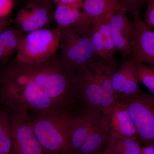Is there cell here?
Masks as SVG:
<instances>
[{
  "label": "cell",
  "instance_id": "cell-26",
  "mask_svg": "<svg viewBox=\"0 0 154 154\" xmlns=\"http://www.w3.org/2000/svg\"><path fill=\"white\" fill-rule=\"evenodd\" d=\"M14 0H0V19H5L12 12Z\"/></svg>",
  "mask_w": 154,
  "mask_h": 154
},
{
  "label": "cell",
  "instance_id": "cell-8",
  "mask_svg": "<svg viewBox=\"0 0 154 154\" xmlns=\"http://www.w3.org/2000/svg\"><path fill=\"white\" fill-rule=\"evenodd\" d=\"M91 63L75 77V93L85 108L102 111V88Z\"/></svg>",
  "mask_w": 154,
  "mask_h": 154
},
{
  "label": "cell",
  "instance_id": "cell-22",
  "mask_svg": "<svg viewBox=\"0 0 154 154\" xmlns=\"http://www.w3.org/2000/svg\"><path fill=\"white\" fill-rule=\"evenodd\" d=\"M99 31L102 35L104 42L105 50L107 55L112 60H115L116 51L112 40L111 28L109 24V19L102 21L96 24Z\"/></svg>",
  "mask_w": 154,
  "mask_h": 154
},
{
  "label": "cell",
  "instance_id": "cell-16",
  "mask_svg": "<svg viewBox=\"0 0 154 154\" xmlns=\"http://www.w3.org/2000/svg\"><path fill=\"white\" fill-rule=\"evenodd\" d=\"M110 136V128L102 116V120L89 134L76 154H94L103 151L107 148Z\"/></svg>",
  "mask_w": 154,
  "mask_h": 154
},
{
  "label": "cell",
  "instance_id": "cell-4",
  "mask_svg": "<svg viewBox=\"0 0 154 154\" xmlns=\"http://www.w3.org/2000/svg\"><path fill=\"white\" fill-rule=\"evenodd\" d=\"M59 47L57 28H42L24 36L17 50L16 59L25 63H42L55 55Z\"/></svg>",
  "mask_w": 154,
  "mask_h": 154
},
{
  "label": "cell",
  "instance_id": "cell-30",
  "mask_svg": "<svg viewBox=\"0 0 154 154\" xmlns=\"http://www.w3.org/2000/svg\"><path fill=\"white\" fill-rule=\"evenodd\" d=\"M94 154H113L110 151L107 149H105L103 150V151L97 153H95Z\"/></svg>",
  "mask_w": 154,
  "mask_h": 154
},
{
  "label": "cell",
  "instance_id": "cell-20",
  "mask_svg": "<svg viewBox=\"0 0 154 154\" xmlns=\"http://www.w3.org/2000/svg\"><path fill=\"white\" fill-rule=\"evenodd\" d=\"M24 32L18 28L9 27L0 34V41L11 55L17 51L22 38Z\"/></svg>",
  "mask_w": 154,
  "mask_h": 154
},
{
  "label": "cell",
  "instance_id": "cell-25",
  "mask_svg": "<svg viewBox=\"0 0 154 154\" xmlns=\"http://www.w3.org/2000/svg\"><path fill=\"white\" fill-rule=\"evenodd\" d=\"M146 6L144 22L152 28L154 27V0H150Z\"/></svg>",
  "mask_w": 154,
  "mask_h": 154
},
{
  "label": "cell",
  "instance_id": "cell-12",
  "mask_svg": "<svg viewBox=\"0 0 154 154\" xmlns=\"http://www.w3.org/2000/svg\"><path fill=\"white\" fill-rule=\"evenodd\" d=\"M102 113L110 131L138 140L136 128L124 102L117 100Z\"/></svg>",
  "mask_w": 154,
  "mask_h": 154
},
{
  "label": "cell",
  "instance_id": "cell-31",
  "mask_svg": "<svg viewBox=\"0 0 154 154\" xmlns=\"http://www.w3.org/2000/svg\"><path fill=\"white\" fill-rule=\"evenodd\" d=\"M47 1H51V0H47Z\"/></svg>",
  "mask_w": 154,
  "mask_h": 154
},
{
  "label": "cell",
  "instance_id": "cell-7",
  "mask_svg": "<svg viewBox=\"0 0 154 154\" xmlns=\"http://www.w3.org/2000/svg\"><path fill=\"white\" fill-rule=\"evenodd\" d=\"M51 1L29 0L16 15L13 22L23 32L45 28L53 18Z\"/></svg>",
  "mask_w": 154,
  "mask_h": 154
},
{
  "label": "cell",
  "instance_id": "cell-27",
  "mask_svg": "<svg viewBox=\"0 0 154 154\" xmlns=\"http://www.w3.org/2000/svg\"><path fill=\"white\" fill-rule=\"evenodd\" d=\"M11 56V54L0 41V62L2 63H5Z\"/></svg>",
  "mask_w": 154,
  "mask_h": 154
},
{
  "label": "cell",
  "instance_id": "cell-5",
  "mask_svg": "<svg viewBox=\"0 0 154 154\" xmlns=\"http://www.w3.org/2000/svg\"><path fill=\"white\" fill-rule=\"evenodd\" d=\"M123 102L134 122L140 142L154 146V95L141 91Z\"/></svg>",
  "mask_w": 154,
  "mask_h": 154
},
{
  "label": "cell",
  "instance_id": "cell-13",
  "mask_svg": "<svg viewBox=\"0 0 154 154\" xmlns=\"http://www.w3.org/2000/svg\"><path fill=\"white\" fill-rule=\"evenodd\" d=\"M139 83L134 63L128 60L123 62L112 78V87L117 101L123 102L140 93L141 90Z\"/></svg>",
  "mask_w": 154,
  "mask_h": 154
},
{
  "label": "cell",
  "instance_id": "cell-1",
  "mask_svg": "<svg viewBox=\"0 0 154 154\" xmlns=\"http://www.w3.org/2000/svg\"><path fill=\"white\" fill-rule=\"evenodd\" d=\"M74 77L57 54L38 64L15 59L0 72V104L8 110L33 114L71 112L77 99Z\"/></svg>",
  "mask_w": 154,
  "mask_h": 154
},
{
  "label": "cell",
  "instance_id": "cell-14",
  "mask_svg": "<svg viewBox=\"0 0 154 154\" xmlns=\"http://www.w3.org/2000/svg\"><path fill=\"white\" fill-rule=\"evenodd\" d=\"M98 78L102 93V112L117 101L112 87V78L118 68L116 61H107L98 57L91 63Z\"/></svg>",
  "mask_w": 154,
  "mask_h": 154
},
{
  "label": "cell",
  "instance_id": "cell-19",
  "mask_svg": "<svg viewBox=\"0 0 154 154\" xmlns=\"http://www.w3.org/2000/svg\"><path fill=\"white\" fill-rule=\"evenodd\" d=\"M0 154H12V139L8 112L0 105Z\"/></svg>",
  "mask_w": 154,
  "mask_h": 154
},
{
  "label": "cell",
  "instance_id": "cell-18",
  "mask_svg": "<svg viewBox=\"0 0 154 154\" xmlns=\"http://www.w3.org/2000/svg\"><path fill=\"white\" fill-rule=\"evenodd\" d=\"M141 148V144L137 140L110 131V140L106 149L113 154H140Z\"/></svg>",
  "mask_w": 154,
  "mask_h": 154
},
{
  "label": "cell",
  "instance_id": "cell-10",
  "mask_svg": "<svg viewBox=\"0 0 154 154\" xmlns=\"http://www.w3.org/2000/svg\"><path fill=\"white\" fill-rule=\"evenodd\" d=\"M126 13L124 11L116 12L109 19L112 40L116 51L124 57L131 54V42L135 32L134 22L130 20Z\"/></svg>",
  "mask_w": 154,
  "mask_h": 154
},
{
  "label": "cell",
  "instance_id": "cell-17",
  "mask_svg": "<svg viewBox=\"0 0 154 154\" xmlns=\"http://www.w3.org/2000/svg\"><path fill=\"white\" fill-rule=\"evenodd\" d=\"M53 18L60 27H78L90 24L83 8L78 6L57 5Z\"/></svg>",
  "mask_w": 154,
  "mask_h": 154
},
{
  "label": "cell",
  "instance_id": "cell-15",
  "mask_svg": "<svg viewBox=\"0 0 154 154\" xmlns=\"http://www.w3.org/2000/svg\"><path fill=\"white\" fill-rule=\"evenodd\" d=\"M83 5L91 25L110 19L116 12H126L119 0H83Z\"/></svg>",
  "mask_w": 154,
  "mask_h": 154
},
{
  "label": "cell",
  "instance_id": "cell-6",
  "mask_svg": "<svg viewBox=\"0 0 154 154\" xmlns=\"http://www.w3.org/2000/svg\"><path fill=\"white\" fill-rule=\"evenodd\" d=\"M8 111L12 135V154H47L36 138L28 112Z\"/></svg>",
  "mask_w": 154,
  "mask_h": 154
},
{
  "label": "cell",
  "instance_id": "cell-28",
  "mask_svg": "<svg viewBox=\"0 0 154 154\" xmlns=\"http://www.w3.org/2000/svg\"><path fill=\"white\" fill-rule=\"evenodd\" d=\"M13 20H6L5 19H0V34L4 30L11 26Z\"/></svg>",
  "mask_w": 154,
  "mask_h": 154
},
{
  "label": "cell",
  "instance_id": "cell-3",
  "mask_svg": "<svg viewBox=\"0 0 154 154\" xmlns=\"http://www.w3.org/2000/svg\"><path fill=\"white\" fill-rule=\"evenodd\" d=\"M74 115L57 111L34 114L31 119L36 138L47 154H70L69 134Z\"/></svg>",
  "mask_w": 154,
  "mask_h": 154
},
{
  "label": "cell",
  "instance_id": "cell-29",
  "mask_svg": "<svg viewBox=\"0 0 154 154\" xmlns=\"http://www.w3.org/2000/svg\"><path fill=\"white\" fill-rule=\"evenodd\" d=\"M140 154H154V146L149 145L142 147Z\"/></svg>",
  "mask_w": 154,
  "mask_h": 154
},
{
  "label": "cell",
  "instance_id": "cell-21",
  "mask_svg": "<svg viewBox=\"0 0 154 154\" xmlns=\"http://www.w3.org/2000/svg\"><path fill=\"white\" fill-rule=\"evenodd\" d=\"M136 72L139 82L154 95V68L142 63H134Z\"/></svg>",
  "mask_w": 154,
  "mask_h": 154
},
{
  "label": "cell",
  "instance_id": "cell-9",
  "mask_svg": "<svg viewBox=\"0 0 154 154\" xmlns=\"http://www.w3.org/2000/svg\"><path fill=\"white\" fill-rule=\"evenodd\" d=\"M135 27L131 42L132 52L128 60L154 68V32L141 19L134 21Z\"/></svg>",
  "mask_w": 154,
  "mask_h": 154
},
{
  "label": "cell",
  "instance_id": "cell-2",
  "mask_svg": "<svg viewBox=\"0 0 154 154\" xmlns=\"http://www.w3.org/2000/svg\"><path fill=\"white\" fill-rule=\"evenodd\" d=\"M91 26L88 23L78 27H57L60 49L58 55L72 76L79 74L99 57L91 38Z\"/></svg>",
  "mask_w": 154,
  "mask_h": 154
},
{
  "label": "cell",
  "instance_id": "cell-23",
  "mask_svg": "<svg viewBox=\"0 0 154 154\" xmlns=\"http://www.w3.org/2000/svg\"><path fill=\"white\" fill-rule=\"evenodd\" d=\"M91 38L97 56L102 59L109 61L116 60L111 59L107 55L105 50L103 38L97 25H91Z\"/></svg>",
  "mask_w": 154,
  "mask_h": 154
},
{
  "label": "cell",
  "instance_id": "cell-11",
  "mask_svg": "<svg viewBox=\"0 0 154 154\" xmlns=\"http://www.w3.org/2000/svg\"><path fill=\"white\" fill-rule=\"evenodd\" d=\"M102 111L85 108L82 114L74 115L69 134L70 154H76L102 117Z\"/></svg>",
  "mask_w": 154,
  "mask_h": 154
},
{
  "label": "cell",
  "instance_id": "cell-24",
  "mask_svg": "<svg viewBox=\"0 0 154 154\" xmlns=\"http://www.w3.org/2000/svg\"><path fill=\"white\" fill-rule=\"evenodd\" d=\"M150 0H119L126 12L131 14L134 21L140 19V13Z\"/></svg>",
  "mask_w": 154,
  "mask_h": 154
},
{
  "label": "cell",
  "instance_id": "cell-32",
  "mask_svg": "<svg viewBox=\"0 0 154 154\" xmlns=\"http://www.w3.org/2000/svg\"><path fill=\"white\" fill-rule=\"evenodd\" d=\"M153 31H154V30H153Z\"/></svg>",
  "mask_w": 154,
  "mask_h": 154
}]
</instances>
